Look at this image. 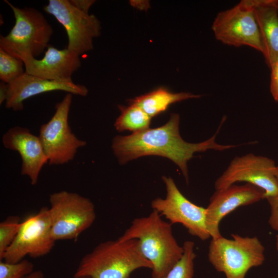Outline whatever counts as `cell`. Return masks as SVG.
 Masks as SVG:
<instances>
[{"instance_id":"6da1fadb","label":"cell","mask_w":278,"mask_h":278,"mask_svg":"<svg viewBox=\"0 0 278 278\" xmlns=\"http://www.w3.org/2000/svg\"><path fill=\"white\" fill-rule=\"evenodd\" d=\"M223 122V120L210 138L200 143H190L181 137L179 133V115L173 113L169 120L160 127L148 128L130 135L115 136L113 140L112 148L121 164L146 155L167 158L179 167L188 183L187 163L195 153L208 150L221 151L238 146L216 142V137Z\"/></svg>"},{"instance_id":"7a4b0ae2","label":"cell","mask_w":278,"mask_h":278,"mask_svg":"<svg viewBox=\"0 0 278 278\" xmlns=\"http://www.w3.org/2000/svg\"><path fill=\"white\" fill-rule=\"evenodd\" d=\"M156 211L134 219L119 238L136 239L143 256L152 264V278H163L181 258L183 246L175 238L171 224Z\"/></svg>"},{"instance_id":"3957f363","label":"cell","mask_w":278,"mask_h":278,"mask_svg":"<svg viewBox=\"0 0 278 278\" xmlns=\"http://www.w3.org/2000/svg\"><path fill=\"white\" fill-rule=\"evenodd\" d=\"M144 268L151 270L152 266L141 252L138 240L118 238L100 242L84 255L74 278H130Z\"/></svg>"},{"instance_id":"277c9868","label":"cell","mask_w":278,"mask_h":278,"mask_svg":"<svg viewBox=\"0 0 278 278\" xmlns=\"http://www.w3.org/2000/svg\"><path fill=\"white\" fill-rule=\"evenodd\" d=\"M5 2L13 11L15 24L7 35L0 36V47L20 59L36 58L48 47L53 33L52 26L37 9L20 8Z\"/></svg>"},{"instance_id":"5b68a950","label":"cell","mask_w":278,"mask_h":278,"mask_svg":"<svg viewBox=\"0 0 278 278\" xmlns=\"http://www.w3.org/2000/svg\"><path fill=\"white\" fill-rule=\"evenodd\" d=\"M232 238L221 236L212 239L208 260L225 278H245L248 271L261 265L265 260V248L257 237L232 234Z\"/></svg>"},{"instance_id":"8992f818","label":"cell","mask_w":278,"mask_h":278,"mask_svg":"<svg viewBox=\"0 0 278 278\" xmlns=\"http://www.w3.org/2000/svg\"><path fill=\"white\" fill-rule=\"evenodd\" d=\"M51 234L55 241L76 239L94 223V205L77 193L62 190L50 195Z\"/></svg>"},{"instance_id":"52a82bcc","label":"cell","mask_w":278,"mask_h":278,"mask_svg":"<svg viewBox=\"0 0 278 278\" xmlns=\"http://www.w3.org/2000/svg\"><path fill=\"white\" fill-rule=\"evenodd\" d=\"M212 29L216 39L224 44L248 46L264 54V46L255 18L253 0H242L219 12Z\"/></svg>"},{"instance_id":"ba28073f","label":"cell","mask_w":278,"mask_h":278,"mask_svg":"<svg viewBox=\"0 0 278 278\" xmlns=\"http://www.w3.org/2000/svg\"><path fill=\"white\" fill-rule=\"evenodd\" d=\"M72 95L66 93L56 104L50 119L40 128L38 136L50 165H62L73 160L78 149L86 144L72 132L68 124Z\"/></svg>"},{"instance_id":"9c48e42d","label":"cell","mask_w":278,"mask_h":278,"mask_svg":"<svg viewBox=\"0 0 278 278\" xmlns=\"http://www.w3.org/2000/svg\"><path fill=\"white\" fill-rule=\"evenodd\" d=\"M55 240L53 237L49 208L43 207L21 222L19 232L3 260L17 263L27 255L38 258L49 253Z\"/></svg>"},{"instance_id":"30bf717a","label":"cell","mask_w":278,"mask_h":278,"mask_svg":"<svg viewBox=\"0 0 278 278\" xmlns=\"http://www.w3.org/2000/svg\"><path fill=\"white\" fill-rule=\"evenodd\" d=\"M43 8L65 29L68 38L67 49L80 56L93 48V39L100 35L101 28L94 14L81 11L69 0H49Z\"/></svg>"},{"instance_id":"8fae6325","label":"cell","mask_w":278,"mask_h":278,"mask_svg":"<svg viewBox=\"0 0 278 278\" xmlns=\"http://www.w3.org/2000/svg\"><path fill=\"white\" fill-rule=\"evenodd\" d=\"M162 180L166 196L164 199L158 198L151 201L153 210L164 216L171 224H181L190 235L202 240L211 238L206 225V208L187 199L171 178L163 176Z\"/></svg>"},{"instance_id":"7c38bea8","label":"cell","mask_w":278,"mask_h":278,"mask_svg":"<svg viewBox=\"0 0 278 278\" xmlns=\"http://www.w3.org/2000/svg\"><path fill=\"white\" fill-rule=\"evenodd\" d=\"M275 165L269 158L248 153L235 157L226 170L216 181V190L228 187L238 182H246L262 189L265 198L278 194Z\"/></svg>"},{"instance_id":"4fadbf2b","label":"cell","mask_w":278,"mask_h":278,"mask_svg":"<svg viewBox=\"0 0 278 278\" xmlns=\"http://www.w3.org/2000/svg\"><path fill=\"white\" fill-rule=\"evenodd\" d=\"M265 199L264 192L252 184H233L216 190L206 208V225L212 239L220 237L219 223L228 214L237 208L252 204Z\"/></svg>"},{"instance_id":"5bb4252c","label":"cell","mask_w":278,"mask_h":278,"mask_svg":"<svg viewBox=\"0 0 278 278\" xmlns=\"http://www.w3.org/2000/svg\"><path fill=\"white\" fill-rule=\"evenodd\" d=\"M4 147L16 151L22 159L21 174L28 176L30 183L35 185L43 166L48 163V158L39 136L27 128L15 126L3 135Z\"/></svg>"},{"instance_id":"9a60e30c","label":"cell","mask_w":278,"mask_h":278,"mask_svg":"<svg viewBox=\"0 0 278 278\" xmlns=\"http://www.w3.org/2000/svg\"><path fill=\"white\" fill-rule=\"evenodd\" d=\"M25 73L42 79L57 81H73L72 75L81 65L80 56L67 48L58 49L48 46L41 59L22 58Z\"/></svg>"},{"instance_id":"2e32d148","label":"cell","mask_w":278,"mask_h":278,"mask_svg":"<svg viewBox=\"0 0 278 278\" xmlns=\"http://www.w3.org/2000/svg\"><path fill=\"white\" fill-rule=\"evenodd\" d=\"M54 91H62L81 96L88 94L86 86L73 81L49 80L25 73L17 79L8 84V91L5 102L6 108L15 111L24 109V101L34 96Z\"/></svg>"},{"instance_id":"e0dca14e","label":"cell","mask_w":278,"mask_h":278,"mask_svg":"<svg viewBox=\"0 0 278 278\" xmlns=\"http://www.w3.org/2000/svg\"><path fill=\"white\" fill-rule=\"evenodd\" d=\"M254 11L264 46V56L271 68L278 61V11L274 0H253Z\"/></svg>"},{"instance_id":"ac0fdd59","label":"cell","mask_w":278,"mask_h":278,"mask_svg":"<svg viewBox=\"0 0 278 278\" xmlns=\"http://www.w3.org/2000/svg\"><path fill=\"white\" fill-rule=\"evenodd\" d=\"M200 97L191 93H173L161 87L131 99L129 102L138 106L152 118L166 111L172 103Z\"/></svg>"},{"instance_id":"d6986e66","label":"cell","mask_w":278,"mask_h":278,"mask_svg":"<svg viewBox=\"0 0 278 278\" xmlns=\"http://www.w3.org/2000/svg\"><path fill=\"white\" fill-rule=\"evenodd\" d=\"M118 108L121 113L114 125L118 131L135 133L149 128L151 117L138 106L130 103L128 107L119 105Z\"/></svg>"},{"instance_id":"ffe728a7","label":"cell","mask_w":278,"mask_h":278,"mask_svg":"<svg viewBox=\"0 0 278 278\" xmlns=\"http://www.w3.org/2000/svg\"><path fill=\"white\" fill-rule=\"evenodd\" d=\"M181 258L163 278H193L194 272V260L196 257L193 241H185L183 245Z\"/></svg>"},{"instance_id":"44dd1931","label":"cell","mask_w":278,"mask_h":278,"mask_svg":"<svg viewBox=\"0 0 278 278\" xmlns=\"http://www.w3.org/2000/svg\"><path fill=\"white\" fill-rule=\"evenodd\" d=\"M25 73L23 61L0 47V79L10 84Z\"/></svg>"},{"instance_id":"7402d4cb","label":"cell","mask_w":278,"mask_h":278,"mask_svg":"<svg viewBox=\"0 0 278 278\" xmlns=\"http://www.w3.org/2000/svg\"><path fill=\"white\" fill-rule=\"evenodd\" d=\"M21 222L20 217L10 216L0 223V260L15 238Z\"/></svg>"},{"instance_id":"603a6c76","label":"cell","mask_w":278,"mask_h":278,"mask_svg":"<svg viewBox=\"0 0 278 278\" xmlns=\"http://www.w3.org/2000/svg\"><path fill=\"white\" fill-rule=\"evenodd\" d=\"M33 264L26 259L17 263L0 262V278H23L33 271Z\"/></svg>"},{"instance_id":"cb8c5ba5","label":"cell","mask_w":278,"mask_h":278,"mask_svg":"<svg viewBox=\"0 0 278 278\" xmlns=\"http://www.w3.org/2000/svg\"><path fill=\"white\" fill-rule=\"evenodd\" d=\"M266 199L269 203L271 210L269 224L273 230L278 231V194Z\"/></svg>"},{"instance_id":"d4e9b609","label":"cell","mask_w":278,"mask_h":278,"mask_svg":"<svg viewBox=\"0 0 278 278\" xmlns=\"http://www.w3.org/2000/svg\"><path fill=\"white\" fill-rule=\"evenodd\" d=\"M270 90L273 99L278 102V61L271 68Z\"/></svg>"},{"instance_id":"484cf974","label":"cell","mask_w":278,"mask_h":278,"mask_svg":"<svg viewBox=\"0 0 278 278\" xmlns=\"http://www.w3.org/2000/svg\"><path fill=\"white\" fill-rule=\"evenodd\" d=\"M71 4L78 10L89 13L90 7L95 3L93 0H69Z\"/></svg>"},{"instance_id":"4316f807","label":"cell","mask_w":278,"mask_h":278,"mask_svg":"<svg viewBox=\"0 0 278 278\" xmlns=\"http://www.w3.org/2000/svg\"><path fill=\"white\" fill-rule=\"evenodd\" d=\"M8 91V84L1 81L0 83V104L6 102Z\"/></svg>"},{"instance_id":"83f0119b","label":"cell","mask_w":278,"mask_h":278,"mask_svg":"<svg viewBox=\"0 0 278 278\" xmlns=\"http://www.w3.org/2000/svg\"><path fill=\"white\" fill-rule=\"evenodd\" d=\"M25 278H46L44 273L39 270L33 271Z\"/></svg>"},{"instance_id":"f1b7e54d","label":"cell","mask_w":278,"mask_h":278,"mask_svg":"<svg viewBox=\"0 0 278 278\" xmlns=\"http://www.w3.org/2000/svg\"><path fill=\"white\" fill-rule=\"evenodd\" d=\"M275 176L278 181V166H276L274 171Z\"/></svg>"},{"instance_id":"f546056e","label":"cell","mask_w":278,"mask_h":278,"mask_svg":"<svg viewBox=\"0 0 278 278\" xmlns=\"http://www.w3.org/2000/svg\"><path fill=\"white\" fill-rule=\"evenodd\" d=\"M276 248L278 251V235L276 236Z\"/></svg>"},{"instance_id":"4dcf8cb0","label":"cell","mask_w":278,"mask_h":278,"mask_svg":"<svg viewBox=\"0 0 278 278\" xmlns=\"http://www.w3.org/2000/svg\"><path fill=\"white\" fill-rule=\"evenodd\" d=\"M274 4L278 11V0H274Z\"/></svg>"},{"instance_id":"1f68e13d","label":"cell","mask_w":278,"mask_h":278,"mask_svg":"<svg viewBox=\"0 0 278 278\" xmlns=\"http://www.w3.org/2000/svg\"><path fill=\"white\" fill-rule=\"evenodd\" d=\"M80 278H90L89 277H80Z\"/></svg>"}]
</instances>
